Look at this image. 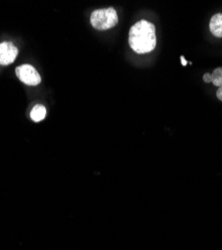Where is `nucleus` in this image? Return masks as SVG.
<instances>
[{"label": "nucleus", "mask_w": 222, "mask_h": 250, "mask_svg": "<svg viewBox=\"0 0 222 250\" xmlns=\"http://www.w3.org/2000/svg\"><path fill=\"white\" fill-rule=\"evenodd\" d=\"M129 45L138 54L151 52L156 46L155 26L146 20L135 23L129 31Z\"/></svg>", "instance_id": "nucleus-1"}, {"label": "nucleus", "mask_w": 222, "mask_h": 250, "mask_svg": "<svg viewBox=\"0 0 222 250\" xmlns=\"http://www.w3.org/2000/svg\"><path fill=\"white\" fill-rule=\"evenodd\" d=\"M90 23L97 30H107L118 23V15L114 8L97 9L91 13Z\"/></svg>", "instance_id": "nucleus-2"}, {"label": "nucleus", "mask_w": 222, "mask_h": 250, "mask_svg": "<svg viewBox=\"0 0 222 250\" xmlns=\"http://www.w3.org/2000/svg\"><path fill=\"white\" fill-rule=\"evenodd\" d=\"M15 73L17 77L27 85L35 86L41 82V77H40L37 70L29 64L20 65L15 69Z\"/></svg>", "instance_id": "nucleus-3"}, {"label": "nucleus", "mask_w": 222, "mask_h": 250, "mask_svg": "<svg viewBox=\"0 0 222 250\" xmlns=\"http://www.w3.org/2000/svg\"><path fill=\"white\" fill-rule=\"evenodd\" d=\"M18 55L17 47L11 42H2L0 44V64L9 65L15 61Z\"/></svg>", "instance_id": "nucleus-4"}, {"label": "nucleus", "mask_w": 222, "mask_h": 250, "mask_svg": "<svg viewBox=\"0 0 222 250\" xmlns=\"http://www.w3.org/2000/svg\"><path fill=\"white\" fill-rule=\"evenodd\" d=\"M209 28L215 37L222 38V13H216L211 17Z\"/></svg>", "instance_id": "nucleus-5"}, {"label": "nucleus", "mask_w": 222, "mask_h": 250, "mask_svg": "<svg viewBox=\"0 0 222 250\" xmlns=\"http://www.w3.org/2000/svg\"><path fill=\"white\" fill-rule=\"evenodd\" d=\"M46 108L43 105H35L30 112V117L34 122H39L45 118Z\"/></svg>", "instance_id": "nucleus-6"}, {"label": "nucleus", "mask_w": 222, "mask_h": 250, "mask_svg": "<svg viewBox=\"0 0 222 250\" xmlns=\"http://www.w3.org/2000/svg\"><path fill=\"white\" fill-rule=\"evenodd\" d=\"M211 75V83L213 85L219 87H222V67H217L213 70Z\"/></svg>", "instance_id": "nucleus-7"}, {"label": "nucleus", "mask_w": 222, "mask_h": 250, "mask_svg": "<svg viewBox=\"0 0 222 250\" xmlns=\"http://www.w3.org/2000/svg\"><path fill=\"white\" fill-rule=\"evenodd\" d=\"M203 81L205 83H211V75H210V73H205L203 75Z\"/></svg>", "instance_id": "nucleus-8"}, {"label": "nucleus", "mask_w": 222, "mask_h": 250, "mask_svg": "<svg viewBox=\"0 0 222 250\" xmlns=\"http://www.w3.org/2000/svg\"><path fill=\"white\" fill-rule=\"evenodd\" d=\"M216 96H217V98H218L220 101H222V87H219V88L217 89V91H216Z\"/></svg>", "instance_id": "nucleus-9"}, {"label": "nucleus", "mask_w": 222, "mask_h": 250, "mask_svg": "<svg viewBox=\"0 0 222 250\" xmlns=\"http://www.w3.org/2000/svg\"><path fill=\"white\" fill-rule=\"evenodd\" d=\"M181 62H182V64L186 65V61L184 60V57H181Z\"/></svg>", "instance_id": "nucleus-10"}]
</instances>
